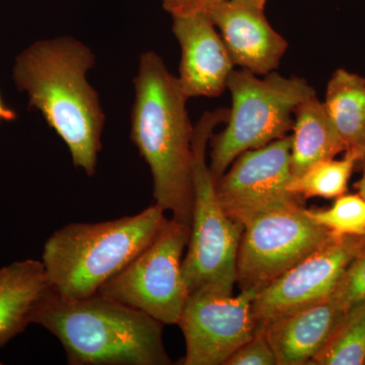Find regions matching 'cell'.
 Listing matches in <instances>:
<instances>
[{
  "label": "cell",
  "mask_w": 365,
  "mask_h": 365,
  "mask_svg": "<svg viewBox=\"0 0 365 365\" xmlns=\"http://www.w3.org/2000/svg\"><path fill=\"white\" fill-rule=\"evenodd\" d=\"M323 103L344 144L345 155L356 162L364 160L365 78L337 69L327 86Z\"/></svg>",
  "instance_id": "obj_17"
},
{
  "label": "cell",
  "mask_w": 365,
  "mask_h": 365,
  "mask_svg": "<svg viewBox=\"0 0 365 365\" xmlns=\"http://www.w3.org/2000/svg\"><path fill=\"white\" fill-rule=\"evenodd\" d=\"M332 235L314 222L300 204L262 213L244 225L235 283L241 290L259 292Z\"/></svg>",
  "instance_id": "obj_8"
},
{
  "label": "cell",
  "mask_w": 365,
  "mask_h": 365,
  "mask_svg": "<svg viewBox=\"0 0 365 365\" xmlns=\"http://www.w3.org/2000/svg\"><path fill=\"white\" fill-rule=\"evenodd\" d=\"M331 295L345 312L365 300V245L345 269Z\"/></svg>",
  "instance_id": "obj_21"
},
{
  "label": "cell",
  "mask_w": 365,
  "mask_h": 365,
  "mask_svg": "<svg viewBox=\"0 0 365 365\" xmlns=\"http://www.w3.org/2000/svg\"><path fill=\"white\" fill-rule=\"evenodd\" d=\"M292 135L256 150L245 151L215 182L223 209L244 227L256 216L300 204L289 190Z\"/></svg>",
  "instance_id": "obj_10"
},
{
  "label": "cell",
  "mask_w": 365,
  "mask_h": 365,
  "mask_svg": "<svg viewBox=\"0 0 365 365\" xmlns=\"http://www.w3.org/2000/svg\"><path fill=\"white\" fill-rule=\"evenodd\" d=\"M227 88L232 98L227 126L209 140V168L215 182L245 151L287 136L294 126L292 116L295 108L316 95L306 79L284 78L275 71L259 78L245 69H234Z\"/></svg>",
  "instance_id": "obj_6"
},
{
  "label": "cell",
  "mask_w": 365,
  "mask_h": 365,
  "mask_svg": "<svg viewBox=\"0 0 365 365\" xmlns=\"http://www.w3.org/2000/svg\"><path fill=\"white\" fill-rule=\"evenodd\" d=\"M314 222L337 235H365V200L359 194L338 197L332 207L307 210Z\"/></svg>",
  "instance_id": "obj_20"
},
{
  "label": "cell",
  "mask_w": 365,
  "mask_h": 365,
  "mask_svg": "<svg viewBox=\"0 0 365 365\" xmlns=\"http://www.w3.org/2000/svg\"><path fill=\"white\" fill-rule=\"evenodd\" d=\"M264 9L257 0H227L207 13L235 66L258 76L275 71L288 47L269 24Z\"/></svg>",
  "instance_id": "obj_12"
},
{
  "label": "cell",
  "mask_w": 365,
  "mask_h": 365,
  "mask_svg": "<svg viewBox=\"0 0 365 365\" xmlns=\"http://www.w3.org/2000/svg\"><path fill=\"white\" fill-rule=\"evenodd\" d=\"M173 33L181 47L177 78L185 95L189 98L222 95L235 63L208 14L173 18Z\"/></svg>",
  "instance_id": "obj_13"
},
{
  "label": "cell",
  "mask_w": 365,
  "mask_h": 365,
  "mask_svg": "<svg viewBox=\"0 0 365 365\" xmlns=\"http://www.w3.org/2000/svg\"><path fill=\"white\" fill-rule=\"evenodd\" d=\"M356 188L359 190V194L365 200V173L361 180L356 184Z\"/></svg>",
  "instance_id": "obj_25"
},
{
  "label": "cell",
  "mask_w": 365,
  "mask_h": 365,
  "mask_svg": "<svg viewBox=\"0 0 365 365\" xmlns=\"http://www.w3.org/2000/svg\"><path fill=\"white\" fill-rule=\"evenodd\" d=\"M167 220L155 204L137 215L60 228L43 250L50 288L66 299L97 294L155 239Z\"/></svg>",
  "instance_id": "obj_4"
},
{
  "label": "cell",
  "mask_w": 365,
  "mask_h": 365,
  "mask_svg": "<svg viewBox=\"0 0 365 365\" xmlns=\"http://www.w3.org/2000/svg\"><path fill=\"white\" fill-rule=\"evenodd\" d=\"M49 287L42 261L28 259L0 269V348L30 325L34 307Z\"/></svg>",
  "instance_id": "obj_15"
},
{
  "label": "cell",
  "mask_w": 365,
  "mask_h": 365,
  "mask_svg": "<svg viewBox=\"0 0 365 365\" xmlns=\"http://www.w3.org/2000/svg\"><path fill=\"white\" fill-rule=\"evenodd\" d=\"M313 365L365 364V300L350 307Z\"/></svg>",
  "instance_id": "obj_18"
},
{
  "label": "cell",
  "mask_w": 365,
  "mask_h": 365,
  "mask_svg": "<svg viewBox=\"0 0 365 365\" xmlns=\"http://www.w3.org/2000/svg\"><path fill=\"white\" fill-rule=\"evenodd\" d=\"M356 160L345 155L343 160H323L309 168L302 176L292 178L289 190L302 199H332L344 195Z\"/></svg>",
  "instance_id": "obj_19"
},
{
  "label": "cell",
  "mask_w": 365,
  "mask_h": 365,
  "mask_svg": "<svg viewBox=\"0 0 365 365\" xmlns=\"http://www.w3.org/2000/svg\"><path fill=\"white\" fill-rule=\"evenodd\" d=\"M257 1H258L262 6H265L266 1H267V0H257Z\"/></svg>",
  "instance_id": "obj_26"
},
{
  "label": "cell",
  "mask_w": 365,
  "mask_h": 365,
  "mask_svg": "<svg viewBox=\"0 0 365 365\" xmlns=\"http://www.w3.org/2000/svg\"><path fill=\"white\" fill-rule=\"evenodd\" d=\"M364 245L365 235L333 234L297 265L257 292L252 304L257 329L292 309L329 297Z\"/></svg>",
  "instance_id": "obj_11"
},
{
  "label": "cell",
  "mask_w": 365,
  "mask_h": 365,
  "mask_svg": "<svg viewBox=\"0 0 365 365\" xmlns=\"http://www.w3.org/2000/svg\"><path fill=\"white\" fill-rule=\"evenodd\" d=\"M16 119V113L9 107L0 96V121L11 122Z\"/></svg>",
  "instance_id": "obj_24"
},
{
  "label": "cell",
  "mask_w": 365,
  "mask_h": 365,
  "mask_svg": "<svg viewBox=\"0 0 365 365\" xmlns=\"http://www.w3.org/2000/svg\"><path fill=\"white\" fill-rule=\"evenodd\" d=\"M257 290L239 295L198 289L189 294L177 325L186 342L184 365H225L257 330L252 304Z\"/></svg>",
  "instance_id": "obj_9"
},
{
  "label": "cell",
  "mask_w": 365,
  "mask_h": 365,
  "mask_svg": "<svg viewBox=\"0 0 365 365\" xmlns=\"http://www.w3.org/2000/svg\"><path fill=\"white\" fill-rule=\"evenodd\" d=\"M225 365H278L277 359L264 329L258 328L253 337L241 346Z\"/></svg>",
  "instance_id": "obj_22"
},
{
  "label": "cell",
  "mask_w": 365,
  "mask_h": 365,
  "mask_svg": "<svg viewBox=\"0 0 365 365\" xmlns=\"http://www.w3.org/2000/svg\"><path fill=\"white\" fill-rule=\"evenodd\" d=\"M227 0H163V7L172 18L207 14L211 9Z\"/></svg>",
  "instance_id": "obj_23"
},
{
  "label": "cell",
  "mask_w": 365,
  "mask_h": 365,
  "mask_svg": "<svg viewBox=\"0 0 365 365\" xmlns=\"http://www.w3.org/2000/svg\"><path fill=\"white\" fill-rule=\"evenodd\" d=\"M294 115L290 169L292 177L297 178L316 163L335 158L345 148L325 105L316 95L300 103Z\"/></svg>",
  "instance_id": "obj_16"
},
{
  "label": "cell",
  "mask_w": 365,
  "mask_h": 365,
  "mask_svg": "<svg viewBox=\"0 0 365 365\" xmlns=\"http://www.w3.org/2000/svg\"><path fill=\"white\" fill-rule=\"evenodd\" d=\"M31 324L59 340L68 364H172L163 323L98 294L66 299L49 287L34 307Z\"/></svg>",
  "instance_id": "obj_3"
},
{
  "label": "cell",
  "mask_w": 365,
  "mask_h": 365,
  "mask_svg": "<svg viewBox=\"0 0 365 365\" xmlns=\"http://www.w3.org/2000/svg\"><path fill=\"white\" fill-rule=\"evenodd\" d=\"M133 83L130 138L150 167L155 204L191 225L194 127L187 111L189 98L155 52L141 55Z\"/></svg>",
  "instance_id": "obj_2"
},
{
  "label": "cell",
  "mask_w": 365,
  "mask_h": 365,
  "mask_svg": "<svg viewBox=\"0 0 365 365\" xmlns=\"http://www.w3.org/2000/svg\"><path fill=\"white\" fill-rule=\"evenodd\" d=\"M227 116V109L207 112L194 127L193 212L187 254L182 263L189 294L198 289L232 294L237 282V250L244 227L223 209L206 160L212 132L218 124L225 123Z\"/></svg>",
  "instance_id": "obj_5"
},
{
  "label": "cell",
  "mask_w": 365,
  "mask_h": 365,
  "mask_svg": "<svg viewBox=\"0 0 365 365\" xmlns=\"http://www.w3.org/2000/svg\"><path fill=\"white\" fill-rule=\"evenodd\" d=\"M345 313L330 294L277 317L260 328L265 331L278 365L309 364Z\"/></svg>",
  "instance_id": "obj_14"
},
{
  "label": "cell",
  "mask_w": 365,
  "mask_h": 365,
  "mask_svg": "<svg viewBox=\"0 0 365 365\" xmlns=\"http://www.w3.org/2000/svg\"><path fill=\"white\" fill-rule=\"evenodd\" d=\"M90 47L71 36L40 40L16 57L14 85L66 143L74 167L97 172L106 115L98 91L86 79L95 66Z\"/></svg>",
  "instance_id": "obj_1"
},
{
  "label": "cell",
  "mask_w": 365,
  "mask_h": 365,
  "mask_svg": "<svg viewBox=\"0 0 365 365\" xmlns=\"http://www.w3.org/2000/svg\"><path fill=\"white\" fill-rule=\"evenodd\" d=\"M191 225L167 220L155 239L98 294L139 309L163 325H177L189 297L182 254Z\"/></svg>",
  "instance_id": "obj_7"
}]
</instances>
